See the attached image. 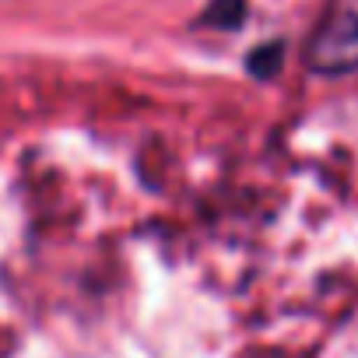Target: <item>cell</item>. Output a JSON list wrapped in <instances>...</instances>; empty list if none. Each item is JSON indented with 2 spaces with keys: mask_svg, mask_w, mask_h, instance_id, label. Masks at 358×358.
<instances>
[{
  "mask_svg": "<svg viewBox=\"0 0 358 358\" xmlns=\"http://www.w3.org/2000/svg\"><path fill=\"white\" fill-rule=\"evenodd\" d=\"M309 64L320 74L358 71V15H334L309 43Z\"/></svg>",
  "mask_w": 358,
  "mask_h": 358,
  "instance_id": "obj_1",
  "label": "cell"
}]
</instances>
